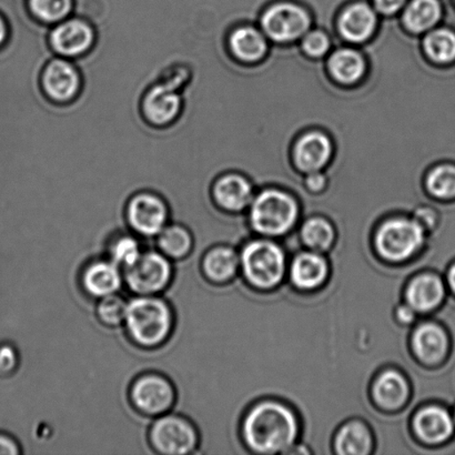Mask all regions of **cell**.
Instances as JSON below:
<instances>
[{"mask_svg": "<svg viewBox=\"0 0 455 455\" xmlns=\"http://www.w3.org/2000/svg\"><path fill=\"white\" fill-rule=\"evenodd\" d=\"M298 433L293 411L277 402L255 406L244 422V436L251 449L262 453H277L290 448Z\"/></svg>", "mask_w": 455, "mask_h": 455, "instance_id": "cell-1", "label": "cell"}, {"mask_svg": "<svg viewBox=\"0 0 455 455\" xmlns=\"http://www.w3.org/2000/svg\"><path fill=\"white\" fill-rule=\"evenodd\" d=\"M300 211L293 193L271 185L255 194L249 206V224L262 235L281 236L297 223Z\"/></svg>", "mask_w": 455, "mask_h": 455, "instance_id": "cell-2", "label": "cell"}, {"mask_svg": "<svg viewBox=\"0 0 455 455\" xmlns=\"http://www.w3.org/2000/svg\"><path fill=\"white\" fill-rule=\"evenodd\" d=\"M125 325L128 333L139 346L157 347L169 337L172 313L163 300L139 295L128 303Z\"/></svg>", "mask_w": 455, "mask_h": 455, "instance_id": "cell-3", "label": "cell"}, {"mask_svg": "<svg viewBox=\"0 0 455 455\" xmlns=\"http://www.w3.org/2000/svg\"><path fill=\"white\" fill-rule=\"evenodd\" d=\"M257 25L271 43L288 45L299 43L315 27V20L311 12L302 3L277 0L264 8Z\"/></svg>", "mask_w": 455, "mask_h": 455, "instance_id": "cell-4", "label": "cell"}, {"mask_svg": "<svg viewBox=\"0 0 455 455\" xmlns=\"http://www.w3.org/2000/svg\"><path fill=\"white\" fill-rule=\"evenodd\" d=\"M241 266L251 285L263 289L272 288L284 277L285 254L271 241L250 242L242 251Z\"/></svg>", "mask_w": 455, "mask_h": 455, "instance_id": "cell-5", "label": "cell"}, {"mask_svg": "<svg viewBox=\"0 0 455 455\" xmlns=\"http://www.w3.org/2000/svg\"><path fill=\"white\" fill-rule=\"evenodd\" d=\"M424 232L414 219L395 216L380 225L374 238L375 248L384 259L404 262L421 247Z\"/></svg>", "mask_w": 455, "mask_h": 455, "instance_id": "cell-6", "label": "cell"}, {"mask_svg": "<svg viewBox=\"0 0 455 455\" xmlns=\"http://www.w3.org/2000/svg\"><path fill=\"white\" fill-rule=\"evenodd\" d=\"M172 268L166 255L156 251L141 254L131 266L125 268V281L132 293L152 295L169 285Z\"/></svg>", "mask_w": 455, "mask_h": 455, "instance_id": "cell-7", "label": "cell"}, {"mask_svg": "<svg viewBox=\"0 0 455 455\" xmlns=\"http://www.w3.org/2000/svg\"><path fill=\"white\" fill-rule=\"evenodd\" d=\"M126 219L128 225L138 235L158 236L170 219L169 206L158 193L141 192L128 201Z\"/></svg>", "mask_w": 455, "mask_h": 455, "instance_id": "cell-8", "label": "cell"}, {"mask_svg": "<svg viewBox=\"0 0 455 455\" xmlns=\"http://www.w3.org/2000/svg\"><path fill=\"white\" fill-rule=\"evenodd\" d=\"M368 0H353L335 19L338 36L347 45L361 47L373 39L380 23L378 12Z\"/></svg>", "mask_w": 455, "mask_h": 455, "instance_id": "cell-9", "label": "cell"}, {"mask_svg": "<svg viewBox=\"0 0 455 455\" xmlns=\"http://www.w3.org/2000/svg\"><path fill=\"white\" fill-rule=\"evenodd\" d=\"M150 441L159 453L184 455L196 449L198 435L188 420L178 415H165L150 428Z\"/></svg>", "mask_w": 455, "mask_h": 455, "instance_id": "cell-10", "label": "cell"}, {"mask_svg": "<svg viewBox=\"0 0 455 455\" xmlns=\"http://www.w3.org/2000/svg\"><path fill=\"white\" fill-rule=\"evenodd\" d=\"M96 42V30L90 21L78 16L52 26L50 43L57 56L74 59L90 52Z\"/></svg>", "mask_w": 455, "mask_h": 455, "instance_id": "cell-11", "label": "cell"}, {"mask_svg": "<svg viewBox=\"0 0 455 455\" xmlns=\"http://www.w3.org/2000/svg\"><path fill=\"white\" fill-rule=\"evenodd\" d=\"M42 87L48 98L65 104L74 100L82 87V74L72 59L56 56L42 73Z\"/></svg>", "mask_w": 455, "mask_h": 455, "instance_id": "cell-12", "label": "cell"}, {"mask_svg": "<svg viewBox=\"0 0 455 455\" xmlns=\"http://www.w3.org/2000/svg\"><path fill=\"white\" fill-rule=\"evenodd\" d=\"M333 141L328 132L312 129L302 132L295 139L291 158L302 174L325 170L333 156Z\"/></svg>", "mask_w": 455, "mask_h": 455, "instance_id": "cell-13", "label": "cell"}, {"mask_svg": "<svg viewBox=\"0 0 455 455\" xmlns=\"http://www.w3.org/2000/svg\"><path fill=\"white\" fill-rule=\"evenodd\" d=\"M130 397L137 410L149 415L166 413L176 400L175 388L165 377L145 374L132 384Z\"/></svg>", "mask_w": 455, "mask_h": 455, "instance_id": "cell-14", "label": "cell"}, {"mask_svg": "<svg viewBox=\"0 0 455 455\" xmlns=\"http://www.w3.org/2000/svg\"><path fill=\"white\" fill-rule=\"evenodd\" d=\"M326 67L334 82L341 86H355L368 74V60L359 47L347 45L334 47L326 59Z\"/></svg>", "mask_w": 455, "mask_h": 455, "instance_id": "cell-15", "label": "cell"}, {"mask_svg": "<svg viewBox=\"0 0 455 455\" xmlns=\"http://www.w3.org/2000/svg\"><path fill=\"white\" fill-rule=\"evenodd\" d=\"M255 185L248 177L239 172L221 175L212 185V198L221 210L240 214L249 208L255 197Z\"/></svg>", "mask_w": 455, "mask_h": 455, "instance_id": "cell-16", "label": "cell"}, {"mask_svg": "<svg viewBox=\"0 0 455 455\" xmlns=\"http://www.w3.org/2000/svg\"><path fill=\"white\" fill-rule=\"evenodd\" d=\"M228 51L233 59L245 65H255L264 59L271 43L257 24H239L227 37Z\"/></svg>", "mask_w": 455, "mask_h": 455, "instance_id": "cell-17", "label": "cell"}, {"mask_svg": "<svg viewBox=\"0 0 455 455\" xmlns=\"http://www.w3.org/2000/svg\"><path fill=\"white\" fill-rule=\"evenodd\" d=\"M443 20V5L441 0H409L400 20L406 32L422 36L430 32Z\"/></svg>", "mask_w": 455, "mask_h": 455, "instance_id": "cell-18", "label": "cell"}, {"mask_svg": "<svg viewBox=\"0 0 455 455\" xmlns=\"http://www.w3.org/2000/svg\"><path fill=\"white\" fill-rule=\"evenodd\" d=\"M82 286L91 297L104 298L122 288L121 271L114 262H95L82 273Z\"/></svg>", "mask_w": 455, "mask_h": 455, "instance_id": "cell-19", "label": "cell"}, {"mask_svg": "<svg viewBox=\"0 0 455 455\" xmlns=\"http://www.w3.org/2000/svg\"><path fill=\"white\" fill-rule=\"evenodd\" d=\"M413 426L418 436L427 443L436 444L449 439L453 432V421L446 411L436 406L420 411Z\"/></svg>", "mask_w": 455, "mask_h": 455, "instance_id": "cell-20", "label": "cell"}, {"mask_svg": "<svg viewBox=\"0 0 455 455\" xmlns=\"http://www.w3.org/2000/svg\"><path fill=\"white\" fill-rule=\"evenodd\" d=\"M424 55L437 66L455 63V30L449 26H440L421 36Z\"/></svg>", "mask_w": 455, "mask_h": 455, "instance_id": "cell-21", "label": "cell"}, {"mask_svg": "<svg viewBox=\"0 0 455 455\" xmlns=\"http://www.w3.org/2000/svg\"><path fill=\"white\" fill-rule=\"evenodd\" d=\"M444 286L439 278L422 275L414 278L406 289V300L414 311L427 312L435 309L442 302Z\"/></svg>", "mask_w": 455, "mask_h": 455, "instance_id": "cell-22", "label": "cell"}, {"mask_svg": "<svg viewBox=\"0 0 455 455\" xmlns=\"http://www.w3.org/2000/svg\"><path fill=\"white\" fill-rule=\"evenodd\" d=\"M409 393L408 382L404 375L396 371H386L375 380L373 397L383 409H399L408 399Z\"/></svg>", "mask_w": 455, "mask_h": 455, "instance_id": "cell-23", "label": "cell"}, {"mask_svg": "<svg viewBox=\"0 0 455 455\" xmlns=\"http://www.w3.org/2000/svg\"><path fill=\"white\" fill-rule=\"evenodd\" d=\"M291 279L300 289H315L328 277V263L321 255L306 253L299 255L291 267Z\"/></svg>", "mask_w": 455, "mask_h": 455, "instance_id": "cell-24", "label": "cell"}, {"mask_svg": "<svg viewBox=\"0 0 455 455\" xmlns=\"http://www.w3.org/2000/svg\"><path fill=\"white\" fill-rule=\"evenodd\" d=\"M412 347L415 355L423 362L435 364L445 355L448 340L439 326L424 324L414 331Z\"/></svg>", "mask_w": 455, "mask_h": 455, "instance_id": "cell-25", "label": "cell"}, {"mask_svg": "<svg viewBox=\"0 0 455 455\" xmlns=\"http://www.w3.org/2000/svg\"><path fill=\"white\" fill-rule=\"evenodd\" d=\"M239 259L229 247H216L208 251L203 258L202 268L207 278L216 282H224L236 275Z\"/></svg>", "mask_w": 455, "mask_h": 455, "instance_id": "cell-26", "label": "cell"}, {"mask_svg": "<svg viewBox=\"0 0 455 455\" xmlns=\"http://www.w3.org/2000/svg\"><path fill=\"white\" fill-rule=\"evenodd\" d=\"M424 187L437 200L455 199V163L441 162L428 169L424 178Z\"/></svg>", "mask_w": 455, "mask_h": 455, "instance_id": "cell-27", "label": "cell"}, {"mask_svg": "<svg viewBox=\"0 0 455 455\" xmlns=\"http://www.w3.org/2000/svg\"><path fill=\"white\" fill-rule=\"evenodd\" d=\"M334 446L337 453L341 455H364L373 448V439L364 424L351 422L339 431Z\"/></svg>", "mask_w": 455, "mask_h": 455, "instance_id": "cell-28", "label": "cell"}, {"mask_svg": "<svg viewBox=\"0 0 455 455\" xmlns=\"http://www.w3.org/2000/svg\"><path fill=\"white\" fill-rule=\"evenodd\" d=\"M157 241L161 254L171 259L184 258L193 245L192 233L180 224H167L159 233Z\"/></svg>", "mask_w": 455, "mask_h": 455, "instance_id": "cell-29", "label": "cell"}, {"mask_svg": "<svg viewBox=\"0 0 455 455\" xmlns=\"http://www.w3.org/2000/svg\"><path fill=\"white\" fill-rule=\"evenodd\" d=\"M30 15L39 23L54 26L73 16L74 0H26Z\"/></svg>", "mask_w": 455, "mask_h": 455, "instance_id": "cell-30", "label": "cell"}, {"mask_svg": "<svg viewBox=\"0 0 455 455\" xmlns=\"http://www.w3.org/2000/svg\"><path fill=\"white\" fill-rule=\"evenodd\" d=\"M302 238L308 247L317 251L330 248L334 239L333 225L328 219L321 216H311L302 228Z\"/></svg>", "mask_w": 455, "mask_h": 455, "instance_id": "cell-31", "label": "cell"}, {"mask_svg": "<svg viewBox=\"0 0 455 455\" xmlns=\"http://www.w3.org/2000/svg\"><path fill=\"white\" fill-rule=\"evenodd\" d=\"M298 43L302 54L311 59H326L334 48L330 34L317 26L309 30Z\"/></svg>", "mask_w": 455, "mask_h": 455, "instance_id": "cell-32", "label": "cell"}, {"mask_svg": "<svg viewBox=\"0 0 455 455\" xmlns=\"http://www.w3.org/2000/svg\"><path fill=\"white\" fill-rule=\"evenodd\" d=\"M143 254L138 240L131 236L119 237L110 247V255L117 266L127 268L131 266Z\"/></svg>", "mask_w": 455, "mask_h": 455, "instance_id": "cell-33", "label": "cell"}, {"mask_svg": "<svg viewBox=\"0 0 455 455\" xmlns=\"http://www.w3.org/2000/svg\"><path fill=\"white\" fill-rule=\"evenodd\" d=\"M128 303L116 294L101 298L97 313L99 319L109 326H119L125 322Z\"/></svg>", "mask_w": 455, "mask_h": 455, "instance_id": "cell-34", "label": "cell"}, {"mask_svg": "<svg viewBox=\"0 0 455 455\" xmlns=\"http://www.w3.org/2000/svg\"><path fill=\"white\" fill-rule=\"evenodd\" d=\"M20 364L19 350L10 342L0 343V378L14 379Z\"/></svg>", "mask_w": 455, "mask_h": 455, "instance_id": "cell-35", "label": "cell"}, {"mask_svg": "<svg viewBox=\"0 0 455 455\" xmlns=\"http://www.w3.org/2000/svg\"><path fill=\"white\" fill-rule=\"evenodd\" d=\"M409 0H373V6L382 17L396 16L404 11Z\"/></svg>", "mask_w": 455, "mask_h": 455, "instance_id": "cell-36", "label": "cell"}, {"mask_svg": "<svg viewBox=\"0 0 455 455\" xmlns=\"http://www.w3.org/2000/svg\"><path fill=\"white\" fill-rule=\"evenodd\" d=\"M303 185L304 188L311 193H319L324 192L328 184V177H326L325 170L309 172L303 174Z\"/></svg>", "mask_w": 455, "mask_h": 455, "instance_id": "cell-37", "label": "cell"}, {"mask_svg": "<svg viewBox=\"0 0 455 455\" xmlns=\"http://www.w3.org/2000/svg\"><path fill=\"white\" fill-rule=\"evenodd\" d=\"M436 218L435 208L432 206H420L412 212V219L417 221L424 231L435 227Z\"/></svg>", "mask_w": 455, "mask_h": 455, "instance_id": "cell-38", "label": "cell"}, {"mask_svg": "<svg viewBox=\"0 0 455 455\" xmlns=\"http://www.w3.org/2000/svg\"><path fill=\"white\" fill-rule=\"evenodd\" d=\"M21 446L14 436L5 432H0V455H19Z\"/></svg>", "mask_w": 455, "mask_h": 455, "instance_id": "cell-39", "label": "cell"}, {"mask_svg": "<svg viewBox=\"0 0 455 455\" xmlns=\"http://www.w3.org/2000/svg\"><path fill=\"white\" fill-rule=\"evenodd\" d=\"M396 317L402 324H412L415 318L414 309L410 306H400L397 308Z\"/></svg>", "mask_w": 455, "mask_h": 455, "instance_id": "cell-40", "label": "cell"}, {"mask_svg": "<svg viewBox=\"0 0 455 455\" xmlns=\"http://www.w3.org/2000/svg\"><path fill=\"white\" fill-rule=\"evenodd\" d=\"M10 37V26H8L5 17L0 14V48H2Z\"/></svg>", "mask_w": 455, "mask_h": 455, "instance_id": "cell-41", "label": "cell"}, {"mask_svg": "<svg viewBox=\"0 0 455 455\" xmlns=\"http://www.w3.org/2000/svg\"><path fill=\"white\" fill-rule=\"evenodd\" d=\"M449 284L455 293V266L449 272Z\"/></svg>", "mask_w": 455, "mask_h": 455, "instance_id": "cell-42", "label": "cell"}]
</instances>
